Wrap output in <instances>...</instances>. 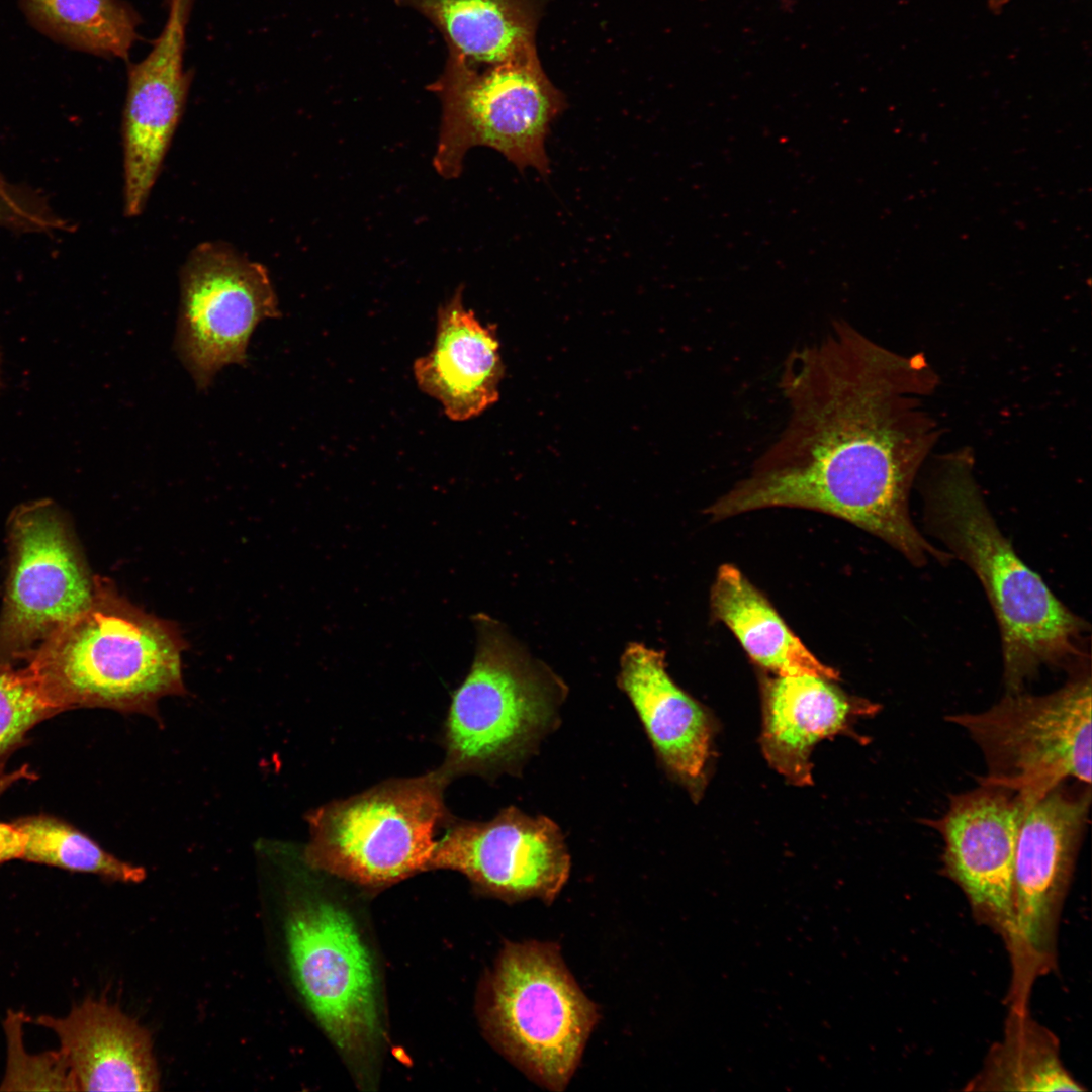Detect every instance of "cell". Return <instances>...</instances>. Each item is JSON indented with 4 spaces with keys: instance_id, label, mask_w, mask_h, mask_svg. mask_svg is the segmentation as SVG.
Segmentation results:
<instances>
[{
    "instance_id": "6da1fadb",
    "label": "cell",
    "mask_w": 1092,
    "mask_h": 1092,
    "mask_svg": "<svg viewBox=\"0 0 1092 1092\" xmlns=\"http://www.w3.org/2000/svg\"><path fill=\"white\" fill-rule=\"evenodd\" d=\"M938 376L922 354L902 355L843 320L793 350L779 387L788 419L750 474L707 511L727 518L775 507L846 520L922 566L947 562L909 512L914 481L939 439L925 400Z\"/></svg>"
},
{
    "instance_id": "d6986e66",
    "label": "cell",
    "mask_w": 1092,
    "mask_h": 1092,
    "mask_svg": "<svg viewBox=\"0 0 1092 1092\" xmlns=\"http://www.w3.org/2000/svg\"><path fill=\"white\" fill-rule=\"evenodd\" d=\"M878 706L849 697L830 679L777 675L764 694L761 747L768 763L794 785L811 782V751L822 739L845 729Z\"/></svg>"
},
{
    "instance_id": "603a6c76",
    "label": "cell",
    "mask_w": 1092,
    "mask_h": 1092,
    "mask_svg": "<svg viewBox=\"0 0 1092 1092\" xmlns=\"http://www.w3.org/2000/svg\"><path fill=\"white\" fill-rule=\"evenodd\" d=\"M30 23L71 49L128 60L142 19L124 0H19Z\"/></svg>"
},
{
    "instance_id": "44dd1931",
    "label": "cell",
    "mask_w": 1092,
    "mask_h": 1092,
    "mask_svg": "<svg viewBox=\"0 0 1092 1092\" xmlns=\"http://www.w3.org/2000/svg\"><path fill=\"white\" fill-rule=\"evenodd\" d=\"M711 609L748 655L777 675L837 678V671L807 649L736 567L726 564L719 568L711 590Z\"/></svg>"
},
{
    "instance_id": "484cf974",
    "label": "cell",
    "mask_w": 1092,
    "mask_h": 1092,
    "mask_svg": "<svg viewBox=\"0 0 1092 1092\" xmlns=\"http://www.w3.org/2000/svg\"><path fill=\"white\" fill-rule=\"evenodd\" d=\"M21 1017L6 1020L9 1056L1 1090L77 1091L70 1070L60 1051L28 1055L21 1044Z\"/></svg>"
},
{
    "instance_id": "9a60e30c",
    "label": "cell",
    "mask_w": 1092,
    "mask_h": 1092,
    "mask_svg": "<svg viewBox=\"0 0 1092 1092\" xmlns=\"http://www.w3.org/2000/svg\"><path fill=\"white\" fill-rule=\"evenodd\" d=\"M193 0H169L167 21L150 52L127 66L121 121L123 212L139 216L148 203L183 115L193 73L184 66Z\"/></svg>"
},
{
    "instance_id": "1f68e13d",
    "label": "cell",
    "mask_w": 1092,
    "mask_h": 1092,
    "mask_svg": "<svg viewBox=\"0 0 1092 1092\" xmlns=\"http://www.w3.org/2000/svg\"><path fill=\"white\" fill-rule=\"evenodd\" d=\"M0 365H1V363H0Z\"/></svg>"
},
{
    "instance_id": "cb8c5ba5",
    "label": "cell",
    "mask_w": 1092,
    "mask_h": 1092,
    "mask_svg": "<svg viewBox=\"0 0 1092 1092\" xmlns=\"http://www.w3.org/2000/svg\"><path fill=\"white\" fill-rule=\"evenodd\" d=\"M16 824L26 836L22 859L96 874L123 883H139L146 877L144 868L108 853L91 838L58 819L37 816Z\"/></svg>"
},
{
    "instance_id": "ffe728a7",
    "label": "cell",
    "mask_w": 1092,
    "mask_h": 1092,
    "mask_svg": "<svg viewBox=\"0 0 1092 1092\" xmlns=\"http://www.w3.org/2000/svg\"><path fill=\"white\" fill-rule=\"evenodd\" d=\"M426 16L452 57L490 66L536 54V15L530 0H396Z\"/></svg>"
},
{
    "instance_id": "4dcf8cb0",
    "label": "cell",
    "mask_w": 1092,
    "mask_h": 1092,
    "mask_svg": "<svg viewBox=\"0 0 1092 1092\" xmlns=\"http://www.w3.org/2000/svg\"><path fill=\"white\" fill-rule=\"evenodd\" d=\"M1008 1L1010 0H988V5L992 10L996 11L1002 8Z\"/></svg>"
},
{
    "instance_id": "7c38bea8",
    "label": "cell",
    "mask_w": 1092,
    "mask_h": 1092,
    "mask_svg": "<svg viewBox=\"0 0 1092 1092\" xmlns=\"http://www.w3.org/2000/svg\"><path fill=\"white\" fill-rule=\"evenodd\" d=\"M280 315L267 268L229 243L202 242L180 270L176 350L199 389L243 365L256 326Z\"/></svg>"
},
{
    "instance_id": "277c9868",
    "label": "cell",
    "mask_w": 1092,
    "mask_h": 1092,
    "mask_svg": "<svg viewBox=\"0 0 1092 1092\" xmlns=\"http://www.w3.org/2000/svg\"><path fill=\"white\" fill-rule=\"evenodd\" d=\"M473 623L474 659L452 694L441 768L451 780L518 776L542 739L558 727L567 686L502 623L485 614L475 615Z\"/></svg>"
},
{
    "instance_id": "ac0fdd59",
    "label": "cell",
    "mask_w": 1092,
    "mask_h": 1092,
    "mask_svg": "<svg viewBox=\"0 0 1092 1092\" xmlns=\"http://www.w3.org/2000/svg\"><path fill=\"white\" fill-rule=\"evenodd\" d=\"M498 348L493 330L464 307L459 288L438 309L435 344L416 360V381L451 420L471 419L498 399L503 375Z\"/></svg>"
},
{
    "instance_id": "5bb4252c",
    "label": "cell",
    "mask_w": 1092,
    "mask_h": 1092,
    "mask_svg": "<svg viewBox=\"0 0 1092 1092\" xmlns=\"http://www.w3.org/2000/svg\"><path fill=\"white\" fill-rule=\"evenodd\" d=\"M1030 806L1016 793L979 784L953 794L945 813L924 820L943 840V868L972 911L1005 945L1013 929L1014 869L1018 835Z\"/></svg>"
},
{
    "instance_id": "4316f807",
    "label": "cell",
    "mask_w": 1092,
    "mask_h": 1092,
    "mask_svg": "<svg viewBox=\"0 0 1092 1092\" xmlns=\"http://www.w3.org/2000/svg\"><path fill=\"white\" fill-rule=\"evenodd\" d=\"M0 228L17 232L51 233L67 231L69 224L58 216L38 194L9 195L0 190Z\"/></svg>"
},
{
    "instance_id": "ba28073f",
    "label": "cell",
    "mask_w": 1092,
    "mask_h": 1092,
    "mask_svg": "<svg viewBox=\"0 0 1092 1092\" xmlns=\"http://www.w3.org/2000/svg\"><path fill=\"white\" fill-rule=\"evenodd\" d=\"M430 90L442 102L433 160L442 177H458L466 152L474 146L498 151L520 171L534 167L541 174L549 172L545 141L565 100L536 54L490 66L449 56Z\"/></svg>"
},
{
    "instance_id": "d4e9b609",
    "label": "cell",
    "mask_w": 1092,
    "mask_h": 1092,
    "mask_svg": "<svg viewBox=\"0 0 1092 1092\" xmlns=\"http://www.w3.org/2000/svg\"><path fill=\"white\" fill-rule=\"evenodd\" d=\"M58 713L26 663L0 661V756L39 721Z\"/></svg>"
},
{
    "instance_id": "2e32d148",
    "label": "cell",
    "mask_w": 1092,
    "mask_h": 1092,
    "mask_svg": "<svg viewBox=\"0 0 1092 1092\" xmlns=\"http://www.w3.org/2000/svg\"><path fill=\"white\" fill-rule=\"evenodd\" d=\"M618 686L634 707L664 770L697 797L711 754L708 713L670 677L663 652L642 643L625 648Z\"/></svg>"
},
{
    "instance_id": "8992f818",
    "label": "cell",
    "mask_w": 1092,
    "mask_h": 1092,
    "mask_svg": "<svg viewBox=\"0 0 1092 1092\" xmlns=\"http://www.w3.org/2000/svg\"><path fill=\"white\" fill-rule=\"evenodd\" d=\"M450 781L440 767L385 781L311 811L304 861L370 888L428 871L435 836L451 819L444 798Z\"/></svg>"
},
{
    "instance_id": "8fae6325",
    "label": "cell",
    "mask_w": 1092,
    "mask_h": 1092,
    "mask_svg": "<svg viewBox=\"0 0 1092 1092\" xmlns=\"http://www.w3.org/2000/svg\"><path fill=\"white\" fill-rule=\"evenodd\" d=\"M10 566L0 616V661L25 659L90 606L92 576L56 506L18 508L9 524Z\"/></svg>"
},
{
    "instance_id": "30bf717a",
    "label": "cell",
    "mask_w": 1092,
    "mask_h": 1092,
    "mask_svg": "<svg viewBox=\"0 0 1092 1092\" xmlns=\"http://www.w3.org/2000/svg\"><path fill=\"white\" fill-rule=\"evenodd\" d=\"M294 979L309 1009L339 1050L371 1051L380 1036L370 953L352 917L318 896L295 903L286 922Z\"/></svg>"
},
{
    "instance_id": "f1b7e54d",
    "label": "cell",
    "mask_w": 1092,
    "mask_h": 1092,
    "mask_svg": "<svg viewBox=\"0 0 1092 1092\" xmlns=\"http://www.w3.org/2000/svg\"><path fill=\"white\" fill-rule=\"evenodd\" d=\"M0 190L13 196H21L26 190L10 184L0 172Z\"/></svg>"
},
{
    "instance_id": "4fadbf2b",
    "label": "cell",
    "mask_w": 1092,
    "mask_h": 1092,
    "mask_svg": "<svg viewBox=\"0 0 1092 1092\" xmlns=\"http://www.w3.org/2000/svg\"><path fill=\"white\" fill-rule=\"evenodd\" d=\"M570 868L560 827L515 806L485 822L451 818L429 864L459 872L479 892L508 903L537 898L546 904L557 898Z\"/></svg>"
},
{
    "instance_id": "83f0119b",
    "label": "cell",
    "mask_w": 1092,
    "mask_h": 1092,
    "mask_svg": "<svg viewBox=\"0 0 1092 1092\" xmlns=\"http://www.w3.org/2000/svg\"><path fill=\"white\" fill-rule=\"evenodd\" d=\"M26 836L17 824L0 822V863L22 858Z\"/></svg>"
},
{
    "instance_id": "e0dca14e",
    "label": "cell",
    "mask_w": 1092,
    "mask_h": 1092,
    "mask_svg": "<svg viewBox=\"0 0 1092 1092\" xmlns=\"http://www.w3.org/2000/svg\"><path fill=\"white\" fill-rule=\"evenodd\" d=\"M53 1030L77 1091H156L159 1073L150 1034L104 1000L86 999L65 1017L41 1015Z\"/></svg>"
},
{
    "instance_id": "9c48e42d",
    "label": "cell",
    "mask_w": 1092,
    "mask_h": 1092,
    "mask_svg": "<svg viewBox=\"0 0 1092 1092\" xmlns=\"http://www.w3.org/2000/svg\"><path fill=\"white\" fill-rule=\"evenodd\" d=\"M1091 785L1054 788L1026 812L1018 835L1009 1010L1028 1011L1035 981L1056 965L1061 908L1088 823Z\"/></svg>"
},
{
    "instance_id": "3957f363",
    "label": "cell",
    "mask_w": 1092,
    "mask_h": 1092,
    "mask_svg": "<svg viewBox=\"0 0 1092 1092\" xmlns=\"http://www.w3.org/2000/svg\"><path fill=\"white\" fill-rule=\"evenodd\" d=\"M177 626L149 614L95 576L88 609L26 658L58 712L101 707L156 719L158 703L185 695Z\"/></svg>"
},
{
    "instance_id": "52a82bcc",
    "label": "cell",
    "mask_w": 1092,
    "mask_h": 1092,
    "mask_svg": "<svg viewBox=\"0 0 1092 1092\" xmlns=\"http://www.w3.org/2000/svg\"><path fill=\"white\" fill-rule=\"evenodd\" d=\"M982 752L978 783L1019 795L1030 807L1068 780L1091 785V673L1086 664L1044 695L1006 693L983 712L949 715Z\"/></svg>"
},
{
    "instance_id": "7402d4cb",
    "label": "cell",
    "mask_w": 1092,
    "mask_h": 1092,
    "mask_svg": "<svg viewBox=\"0 0 1092 1092\" xmlns=\"http://www.w3.org/2000/svg\"><path fill=\"white\" fill-rule=\"evenodd\" d=\"M980 1091H1082L1060 1057L1057 1037L1029 1012L1009 1011L1004 1036L968 1084Z\"/></svg>"
},
{
    "instance_id": "f546056e",
    "label": "cell",
    "mask_w": 1092,
    "mask_h": 1092,
    "mask_svg": "<svg viewBox=\"0 0 1092 1092\" xmlns=\"http://www.w3.org/2000/svg\"><path fill=\"white\" fill-rule=\"evenodd\" d=\"M17 778H18L17 774H14V775H12V776H5V777H2V778L0 779V794L2 793V791H3V790H4L5 788H6V787H8V786H9V784H11V783H12L13 781L17 780Z\"/></svg>"
},
{
    "instance_id": "7a4b0ae2",
    "label": "cell",
    "mask_w": 1092,
    "mask_h": 1092,
    "mask_svg": "<svg viewBox=\"0 0 1092 1092\" xmlns=\"http://www.w3.org/2000/svg\"><path fill=\"white\" fill-rule=\"evenodd\" d=\"M961 450L934 462L923 486L930 533L978 576L996 616L1006 693L1022 692L1040 667L1089 664V625L1016 554L996 524Z\"/></svg>"
},
{
    "instance_id": "5b68a950",
    "label": "cell",
    "mask_w": 1092,
    "mask_h": 1092,
    "mask_svg": "<svg viewBox=\"0 0 1092 1092\" xmlns=\"http://www.w3.org/2000/svg\"><path fill=\"white\" fill-rule=\"evenodd\" d=\"M482 1019L499 1052L553 1092L574 1075L599 1020L598 1006L567 969L557 945L507 942L484 989Z\"/></svg>"
}]
</instances>
